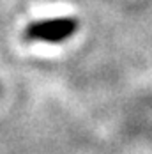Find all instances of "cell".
Masks as SVG:
<instances>
[{
  "mask_svg": "<svg viewBox=\"0 0 152 154\" xmlns=\"http://www.w3.org/2000/svg\"><path fill=\"white\" fill-rule=\"evenodd\" d=\"M78 30V20L73 16H60V18H50L39 20L30 23L25 29V39L35 43H64L71 39Z\"/></svg>",
  "mask_w": 152,
  "mask_h": 154,
  "instance_id": "cell-1",
  "label": "cell"
}]
</instances>
